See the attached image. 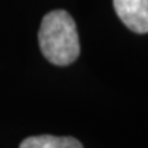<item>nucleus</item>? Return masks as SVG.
I'll list each match as a JSON object with an SVG mask.
<instances>
[{
    "label": "nucleus",
    "mask_w": 148,
    "mask_h": 148,
    "mask_svg": "<svg viewBox=\"0 0 148 148\" xmlns=\"http://www.w3.org/2000/svg\"><path fill=\"white\" fill-rule=\"evenodd\" d=\"M115 12L136 33H148V0H112Z\"/></svg>",
    "instance_id": "2"
},
{
    "label": "nucleus",
    "mask_w": 148,
    "mask_h": 148,
    "mask_svg": "<svg viewBox=\"0 0 148 148\" xmlns=\"http://www.w3.org/2000/svg\"><path fill=\"white\" fill-rule=\"evenodd\" d=\"M19 148H84L82 144L74 137H58V136H32L25 138Z\"/></svg>",
    "instance_id": "3"
},
{
    "label": "nucleus",
    "mask_w": 148,
    "mask_h": 148,
    "mask_svg": "<svg viewBox=\"0 0 148 148\" xmlns=\"http://www.w3.org/2000/svg\"><path fill=\"white\" fill-rule=\"evenodd\" d=\"M38 44L47 60L56 66H67L78 58V32L69 12L55 10L42 18L38 30Z\"/></svg>",
    "instance_id": "1"
}]
</instances>
